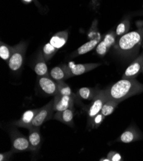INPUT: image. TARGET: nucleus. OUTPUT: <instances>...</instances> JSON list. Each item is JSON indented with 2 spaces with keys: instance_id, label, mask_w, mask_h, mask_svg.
Returning a JSON list of instances; mask_svg holds the SVG:
<instances>
[{
  "instance_id": "obj_1",
  "label": "nucleus",
  "mask_w": 143,
  "mask_h": 161,
  "mask_svg": "<svg viewBox=\"0 0 143 161\" xmlns=\"http://www.w3.org/2000/svg\"><path fill=\"white\" fill-rule=\"evenodd\" d=\"M106 91L108 100H114L120 103L132 96L143 92V84L135 78H122L113 86L106 89Z\"/></svg>"
},
{
  "instance_id": "obj_2",
  "label": "nucleus",
  "mask_w": 143,
  "mask_h": 161,
  "mask_svg": "<svg viewBox=\"0 0 143 161\" xmlns=\"http://www.w3.org/2000/svg\"><path fill=\"white\" fill-rule=\"evenodd\" d=\"M143 40V30L128 32L116 42L114 48L123 57H130L138 52Z\"/></svg>"
},
{
  "instance_id": "obj_3",
  "label": "nucleus",
  "mask_w": 143,
  "mask_h": 161,
  "mask_svg": "<svg viewBox=\"0 0 143 161\" xmlns=\"http://www.w3.org/2000/svg\"><path fill=\"white\" fill-rule=\"evenodd\" d=\"M26 50V44L25 42H21L14 46V50L12 56L8 62L9 68L13 71H19L23 64Z\"/></svg>"
},
{
  "instance_id": "obj_4",
  "label": "nucleus",
  "mask_w": 143,
  "mask_h": 161,
  "mask_svg": "<svg viewBox=\"0 0 143 161\" xmlns=\"http://www.w3.org/2000/svg\"><path fill=\"white\" fill-rule=\"evenodd\" d=\"M108 100L106 89L100 90L92 100L91 105L88 110V124L91 125V123L101 110L104 103Z\"/></svg>"
},
{
  "instance_id": "obj_5",
  "label": "nucleus",
  "mask_w": 143,
  "mask_h": 161,
  "mask_svg": "<svg viewBox=\"0 0 143 161\" xmlns=\"http://www.w3.org/2000/svg\"><path fill=\"white\" fill-rule=\"evenodd\" d=\"M12 150L14 153L31 151L28 138L23 135L16 128H14L10 132Z\"/></svg>"
},
{
  "instance_id": "obj_6",
  "label": "nucleus",
  "mask_w": 143,
  "mask_h": 161,
  "mask_svg": "<svg viewBox=\"0 0 143 161\" xmlns=\"http://www.w3.org/2000/svg\"><path fill=\"white\" fill-rule=\"evenodd\" d=\"M53 99L48 103L40 108L31 125V128H40L47 120L50 119L54 114Z\"/></svg>"
},
{
  "instance_id": "obj_7",
  "label": "nucleus",
  "mask_w": 143,
  "mask_h": 161,
  "mask_svg": "<svg viewBox=\"0 0 143 161\" xmlns=\"http://www.w3.org/2000/svg\"><path fill=\"white\" fill-rule=\"evenodd\" d=\"M102 65L101 63H87L75 64L73 62H70L68 65H64L65 68L69 76H78L89 72L92 69H96Z\"/></svg>"
},
{
  "instance_id": "obj_8",
  "label": "nucleus",
  "mask_w": 143,
  "mask_h": 161,
  "mask_svg": "<svg viewBox=\"0 0 143 161\" xmlns=\"http://www.w3.org/2000/svg\"><path fill=\"white\" fill-rule=\"evenodd\" d=\"M143 67V52L132 62L125 70L122 78L135 79L140 73Z\"/></svg>"
},
{
  "instance_id": "obj_9",
  "label": "nucleus",
  "mask_w": 143,
  "mask_h": 161,
  "mask_svg": "<svg viewBox=\"0 0 143 161\" xmlns=\"http://www.w3.org/2000/svg\"><path fill=\"white\" fill-rule=\"evenodd\" d=\"M39 85L42 91L47 94L55 96L58 93V84L50 76H39Z\"/></svg>"
},
{
  "instance_id": "obj_10",
  "label": "nucleus",
  "mask_w": 143,
  "mask_h": 161,
  "mask_svg": "<svg viewBox=\"0 0 143 161\" xmlns=\"http://www.w3.org/2000/svg\"><path fill=\"white\" fill-rule=\"evenodd\" d=\"M116 36H117L115 32L113 31L108 33L105 36L103 41H102L96 46V51L98 55H99L100 57H104L108 52L110 47L116 43Z\"/></svg>"
},
{
  "instance_id": "obj_11",
  "label": "nucleus",
  "mask_w": 143,
  "mask_h": 161,
  "mask_svg": "<svg viewBox=\"0 0 143 161\" xmlns=\"http://www.w3.org/2000/svg\"><path fill=\"white\" fill-rule=\"evenodd\" d=\"M53 98V108L55 112L64 110L69 107H73L75 99L69 96L56 94Z\"/></svg>"
},
{
  "instance_id": "obj_12",
  "label": "nucleus",
  "mask_w": 143,
  "mask_h": 161,
  "mask_svg": "<svg viewBox=\"0 0 143 161\" xmlns=\"http://www.w3.org/2000/svg\"><path fill=\"white\" fill-rule=\"evenodd\" d=\"M39 109L40 108L26 110V112H24L21 118L19 120L14 123V125L18 127L25 128L30 130L31 128V123H32L33 119H34L36 115L39 112Z\"/></svg>"
},
{
  "instance_id": "obj_13",
  "label": "nucleus",
  "mask_w": 143,
  "mask_h": 161,
  "mask_svg": "<svg viewBox=\"0 0 143 161\" xmlns=\"http://www.w3.org/2000/svg\"><path fill=\"white\" fill-rule=\"evenodd\" d=\"M28 140L31 152H36L39 150L42 142L40 128H31L29 130Z\"/></svg>"
},
{
  "instance_id": "obj_14",
  "label": "nucleus",
  "mask_w": 143,
  "mask_h": 161,
  "mask_svg": "<svg viewBox=\"0 0 143 161\" xmlns=\"http://www.w3.org/2000/svg\"><path fill=\"white\" fill-rule=\"evenodd\" d=\"M141 135L139 130L133 126L129 127L118 139V141L123 143H130L139 140Z\"/></svg>"
},
{
  "instance_id": "obj_15",
  "label": "nucleus",
  "mask_w": 143,
  "mask_h": 161,
  "mask_svg": "<svg viewBox=\"0 0 143 161\" xmlns=\"http://www.w3.org/2000/svg\"><path fill=\"white\" fill-rule=\"evenodd\" d=\"M73 116H74V108L69 107L64 110L55 112L54 114L53 119L60 121L62 123L68 125L69 126H73Z\"/></svg>"
},
{
  "instance_id": "obj_16",
  "label": "nucleus",
  "mask_w": 143,
  "mask_h": 161,
  "mask_svg": "<svg viewBox=\"0 0 143 161\" xmlns=\"http://www.w3.org/2000/svg\"><path fill=\"white\" fill-rule=\"evenodd\" d=\"M68 36L69 34L68 31H58L51 38L50 43L58 50L66 44Z\"/></svg>"
},
{
  "instance_id": "obj_17",
  "label": "nucleus",
  "mask_w": 143,
  "mask_h": 161,
  "mask_svg": "<svg viewBox=\"0 0 143 161\" xmlns=\"http://www.w3.org/2000/svg\"><path fill=\"white\" fill-rule=\"evenodd\" d=\"M46 62V61L44 60L42 52H40L34 65V71L39 76H50Z\"/></svg>"
},
{
  "instance_id": "obj_18",
  "label": "nucleus",
  "mask_w": 143,
  "mask_h": 161,
  "mask_svg": "<svg viewBox=\"0 0 143 161\" xmlns=\"http://www.w3.org/2000/svg\"><path fill=\"white\" fill-rule=\"evenodd\" d=\"M50 77L56 82L64 81L65 80L70 78L64 65L54 67L50 72Z\"/></svg>"
},
{
  "instance_id": "obj_19",
  "label": "nucleus",
  "mask_w": 143,
  "mask_h": 161,
  "mask_svg": "<svg viewBox=\"0 0 143 161\" xmlns=\"http://www.w3.org/2000/svg\"><path fill=\"white\" fill-rule=\"evenodd\" d=\"M99 43V39H93L90 40L89 42L85 43L82 46L79 47L77 50L74 52L73 53L74 56H78V55H82L84 54H85L96 47Z\"/></svg>"
},
{
  "instance_id": "obj_20",
  "label": "nucleus",
  "mask_w": 143,
  "mask_h": 161,
  "mask_svg": "<svg viewBox=\"0 0 143 161\" xmlns=\"http://www.w3.org/2000/svg\"><path fill=\"white\" fill-rule=\"evenodd\" d=\"M100 91L98 88L91 87H82L78 91V96L79 97L86 100H92Z\"/></svg>"
},
{
  "instance_id": "obj_21",
  "label": "nucleus",
  "mask_w": 143,
  "mask_h": 161,
  "mask_svg": "<svg viewBox=\"0 0 143 161\" xmlns=\"http://www.w3.org/2000/svg\"><path fill=\"white\" fill-rule=\"evenodd\" d=\"M14 50V46H11L3 42H1V44H0V57L3 60L8 62L12 56Z\"/></svg>"
},
{
  "instance_id": "obj_22",
  "label": "nucleus",
  "mask_w": 143,
  "mask_h": 161,
  "mask_svg": "<svg viewBox=\"0 0 143 161\" xmlns=\"http://www.w3.org/2000/svg\"><path fill=\"white\" fill-rule=\"evenodd\" d=\"M119 102L115 101L114 100H108L103 105L101 112L104 116H107L113 114V112L117 107Z\"/></svg>"
},
{
  "instance_id": "obj_23",
  "label": "nucleus",
  "mask_w": 143,
  "mask_h": 161,
  "mask_svg": "<svg viewBox=\"0 0 143 161\" xmlns=\"http://www.w3.org/2000/svg\"><path fill=\"white\" fill-rule=\"evenodd\" d=\"M58 50L53 46L50 42L46 44L42 48V55L44 60L47 62L49 61L57 53Z\"/></svg>"
},
{
  "instance_id": "obj_24",
  "label": "nucleus",
  "mask_w": 143,
  "mask_h": 161,
  "mask_svg": "<svg viewBox=\"0 0 143 161\" xmlns=\"http://www.w3.org/2000/svg\"><path fill=\"white\" fill-rule=\"evenodd\" d=\"M58 84V94L63 96H72L74 99L76 98V95L73 92L71 87L66 84L64 81L57 82Z\"/></svg>"
},
{
  "instance_id": "obj_25",
  "label": "nucleus",
  "mask_w": 143,
  "mask_h": 161,
  "mask_svg": "<svg viewBox=\"0 0 143 161\" xmlns=\"http://www.w3.org/2000/svg\"><path fill=\"white\" fill-rule=\"evenodd\" d=\"M130 21L128 19H126L123 21L121 23H120L118 26L116 28V34L117 36H122L126 33H128V31L130 28Z\"/></svg>"
},
{
  "instance_id": "obj_26",
  "label": "nucleus",
  "mask_w": 143,
  "mask_h": 161,
  "mask_svg": "<svg viewBox=\"0 0 143 161\" xmlns=\"http://www.w3.org/2000/svg\"><path fill=\"white\" fill-rule=\"evenodd\" d=\"M105 116H104L102 112H100V113H98L96 116H95L91 123V127L92 128H98L103 122V121L104 120Z\"/></svg>"
},
{
  "instance_id": "obj_27",
  "label": "nucleus",
  "mask_w": 143,
  "mask_h": 161,
  "mask_svg": "<svg viewBox=\"0 0 143 161\" xmlns=\"http://www.w3.org/2000/svg\"><path fill=\"white\" fill-rule=\"evenodd\" d=\"M107 158L110 160V161H120L122 159L120 154L115 152H110L107 155Z\"/></svg>"
},
{
  "instance_id": "obj_28",
  "label": "nucleus",
  "mask_w": 143,
  "mask_h": 161,
  "mask_svg": "<svg viewBox=\"0 0 143 161\" xmlns=\"http://www.w3.org/2000/svg\"><path fill=\"white\" fill-rule=\"evenodd\" d=\"M14 153V152L12 150L8 151V152H5V153H0V160H1V161L9 160Z\"/></svg>"
},
{
  "instance_id": "obj_29",
  "label": "nucleus",
  "mask_w": 143,
  "mask_h": 161,
  "mask_svg": "<svg viewBox=\"0 0 143 161\" xmlns=\"http://www.w3.org/2000/svg\"><path fill=\"white\" fill-rule=\"evenodd\" d=\"M22 1H23L24 3H31V2L33 1V0H22ZM36 3H37V0H36Z\"/></svg>"
},
{
  "instance_id": "obj_30",
  "label": "nucleus",
  "mask_w": 143,
  "mask_h": 161,
  "mask_svg": "<svg viewBox=\"0 0 143 161\" xmlns=\"http://www.w3.org/2000/svg\"><path fill=\"white\" fill-rule=\"evenodd\" d=\"M142 71H143V67H142Z\"/></svg>"
}]
</instances>
